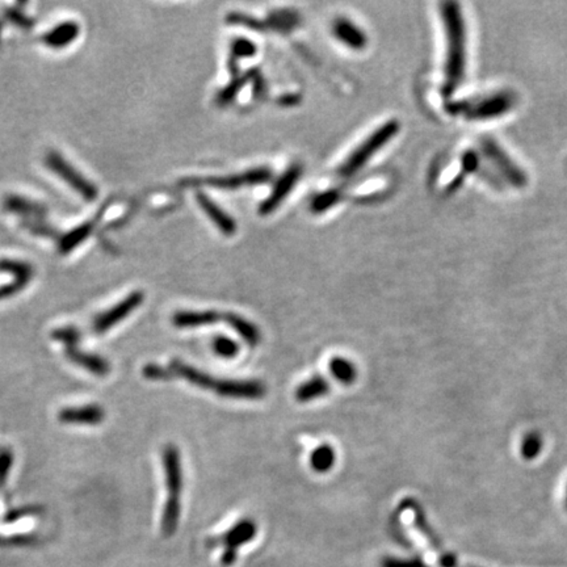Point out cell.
<instances>
[{
	"mask_svg": "<svg viewBox=\"0 0 567 567\" xmlns=\"http://www.w3.org/2000/svg\"><path fill=\"white\" fill-rule=\"evenodd\" d=\"M445 37L444 81L445 94L454 92L465 79L468 67V33L461 8L457 3L447 1L440 6Z\"/></svg>",
	"mask_w": 567,
	"mask_h": 567,
	"instance_id": "obj_1",
	"label": "cell"
},
{
	"mask_svg": "<svg viewBox=\"0 0 567 567\" xmlns=\"http://www.w3.org/2000/svg\"><path fill=\"white\" fill-rule=\"evenodd\" d=\"M172 377H182L195 386L204 390H211L213 393L226 398L237 399H259L267 393L266 385L256 380L239 381V380H218L211 374H206L199 369L186 365L180 360H173L169 365Z\"/></svg>",
	"mask_w": 567,
	"mask_h": 567,
	"instance_id": "obj_2",
	"label": "cell"
},
{
	"mask_svg": "<svg viewBox=\"0 0 567 567\" xmlns=\"http://www.w3.org/2000/svg\"><path fill=\"white\" fill-rule=\"evenodd\" d=\"M515 103L513 94L500 91L452 103L449 112L473 121H487L509 114Z\"/></svg>",
	"mask_w": 567,
	"mask_h": 567,
	"instance_id": "obj_3",
	"label": "cell"
},
{
	"mask_svg": "<svg viewBox=\"0 0 567 567\" xmlns=\"http://www.w3.org/2000/svg\"><path fill=\"white\" fill-rule=\"evenodd\" d=\"M398 130H399V124L396 120L387 121L381 128L377 129L341 166L339 170L341 176H351L356 171L360 170L369 159L383 147V145H386L397 134Z\"/></svg>",
	"mask_w": 567,
	"mask_h": 567,
	"instance_id": "obj_4",
	"label": "cell"
},
{
	"mask_svg": "<svg viewBox=\"0 0 567 567\" xmlns=\"http://www.w3.org/2000/svg\"><path fill=\"white\" fill-rule=\"evenodd\" d=\"M45 163L49 167V170L53 171L63 182L70 185L71 188L76 191L83 199L87 201L98 199V186L87 180L85 176L76 169H74L58 151L50 150L45 156Z\"/></svg>",
	"mask_w": 567,
	"mask_h": 567,
	"instance_id": "obj_5",
	"label": "cell"
},
{
	"mask_svg": "<svg viewBox=\"0 0 567 567\" xmlns=\"http://www.w3.org/2000/svg\"><path fill=\"white\" fill-rule=\"evenodd\" d=\"M482 151L496 172L502 175L504 178L503 180H506L509 184L517 188H523L526 184V173L495 141L484 140L482 142Z\"/></svg>",
	"mask_w": 567,
	"mask_h": 567,
	"instance_id": "obj_6",
	"label": "cell"
},
{
	"mask_svg": "<svg viewBox=\"0 0 567 567\" xmlns=\"http://www.w3.org/2000/svg\"><path fill=\"white\" fill-rule=\"evenodd\" d=\"M143 299H145V296L140 290L131 292L128 297L121 299L117 305H114L107 312H101L96 317L92 325L94 332L104 334L109 331L116 325L122 322L125 318H128L131 312L137 310L141 306Z\"/></svg>",
	"mask_w": 567,
	"mask_h": 567,
	"instance_id": "obj_7",
	"label": "cell"
},
{
	"mask_svg": "<svg viewBox=\"0 0 567 567\" xmlns=\"http://www.w3.org/2000/svg\"><path fill=\"white\" fill-rule=\"evenodd\" d=\"M163 469L166 486L169 490L171 500H180L183 490V469H182V457L179 449L169 444L163 449Z\"/></svg>",
	"mask_w": 567,
	"mask_h": 567,
	"instance_id": "obj_8",
	"label": "cell"
},
{
	"mask_svg": "<svg viewBox=\"0 0 567 567\" xmlns=\"http://www.w3.org/2000/svg\"><path fill=\"white\" fill-rule=\"evenodd\" d=\"M301 172H302V170H301L299 166H292L289 170H286V172L284 173L283 176L279 179V182L275 185V188L268 196V199L260 205L259 213L261 215H267V214L273 212L283 202L284 199L293 189V186L297 184Z\"/></svg>",
	"mask_w": 567,
	"mask_h": 567,
	"instance_id": "obj_9",
	"label": "cell"
},
{
	"mask_svg": "<svg viewBox=\"0 0 567 567\" xmlns=\"http://www.w3.org/2000/svg\"><path fill=\"white\" fill-rule=\"evenodd\" d=\"M105 411L99 405H85L62 409L58 420L63 425H98L104 422Z\"/></svg>",
	"mask_w": 567,
	"mask_h": 567,
	"instance_id": "obj_10",
	"label": "cell"
},
{
	"mask_svg": "<svg viewBox=\"0 0 567 567\" xmlns=\"http://www.w3.org/2000/svg\"><path fill=\"white\" fill-rule=\"evenodd\" d=\"M270 178H272V173L268 169H255V170L246 171L243 173L227 176V178H212V179L204 180V183L230 189V188H238L243 185L267 183L270 182Z\"/></svg>",
	"mask_w": 567,
	"mask_h": 567,
	"instance_id": "obj_11",
	"label": "cell"
},
{
	"mask_svg": "<svg viewBox=\"0 0 567 567\" xmlns=\"http://www.w3.org/2000/svg\"><path fill=\"white\" fill-rule=\"evenodd\" d=\"M65 354H66V357L70 360L71 363L79 365L81 368L88 370L92 374L104 377V376L109 374V372H111L109 361L107 359L101 357L99 354L83 352L78 347L66 348Z\"/></svg>",
	"mask_w": 567,
	"mask_h": 567,
	"instance_id": "obj_12",
	"label": "cell"
},
{
	"mask_svg": "<svg viewBox=\"0 0 567 567\" xmlns=\"http://www.w3.org/2000/svg\"><path fill=\"white\" fill-rule=\"evenodd\" d=\"M220 321H226V312H178L172 317V323L178 328H196L208 326Z\"/></svg>",
	"mask_w": 567,
	"mask_h": 567,
	"instance_id": "obj_13",
	"label": "cell"
},
{
	"mask_svg": "<svg viewBox=\"0 0 567 567\" xmlns=\"http://www.w3.org/2000/svg\"><path fill=\"white\" fill-rule=\"evenodd\" d=\"M197 202L205 214L212 220L213 224L218 227L225 235L230 237L235 234L237 231L235 221L227 213L224 212L215 202H213L212 200L205 196L204 193L197 195Z\"/></svg>",
	"mask_w": 567,
	"mask_h": 567,
	"instance_id": "obj_14",
	"label": "cell"
},
{
	"mask_svg": "<svg viewBox=\"0 0 567 567\" xmlns=\"http://www.w3.org/2000/svg\"><path fill=\"white\" fill-rule=\"evenodd\" d=\"M79 32L81 28L75 21H66L43 34V43L53 49H62L75 41L79 36Z\"/></svg>",
	"mask_w": 567,
	"mask_h": 567,
	"instance_id": "obj_15",
	"label": "cell"
},
{
	"mask_svg": "<svg viewBox=\"0 0 567 567\" xmlns=\"http://www.w3.org/2000/svg\"><path fill=\"white\" fill-rule=\"evenodd\" d=\"M255 523L248 520V519H244V520H242L239 523L234 525L231 529H228L226 533L218 541L222 542L226 546V549H231V550L237 552V548L250 542L251 539L255 537Z\"/></svg>",
	"mask_w": 567,
	"mask_h": 567,
	"instance_id": "obj_16",
	"label": "cell"
},
{
	"mask_svg": "<svg viewBox=\"0 0 567 567\" xmlns=\"http://www.w3.org/2000/svg\"><path fill=\"white\" fill-rule=\"evenodd\" d=\"M3 206L7 212L16 213L20 215H29L37 220H41L47 214V209L43 206V204L37 201H32L23 196H17V195L7 196L4 199Z\"/></svg>",
	"mask_w": 567,
	"mask_h": 567,
	"instance_id": "obj_17",
	"label": "cell"
},
{
	"mask_svg": "<svg viewBox=\"0 0 567 567\" xmlns=\"http://www.w3.org/2000/svg\"><path fill=\"white\" fill-rule=\"evenodd\" d=\"M230 327H233L247 344L255 347L261 341V334L260 330L256 325L251 323L250 321L244 319L243 317H239L238 314H231L226 312V321Z\"/></svg>",
	"mask_w": 567,
	"mask_h": 567,
	"instance_id": "obj_18",
	"label": "cell"
},
{
	"mask_svg": "<svg viewBox=\"0 0 567 567\" xmlns=\"http://www.w3.org/2000/svg\"><path fill=\"white\" fill-rule=\"evenodd\" d=\"M334 30L338 39L352 49H363L367 45L365 34L348 20H339Z\"/></svg>",
	"mask_w": 567,
	"mask_h": 567,
	"instance_id": "obj_19",
	"label": "cell"
},
{
	"mask_svg": "<svg viewBox=\"0 0 567 567\" xmlns=\"http://www.w3.org/2000/svg\"><path fill=\"white\" fill-rule=\"evenodd\" d=\"M330 392V383L322 376L312 377L309 381L298 386L296 398L298 402H310L317 398L323 397Z\"/></svg>",
	"mask_w": 567,
	"mask_h": 567,
	"instance_id": "obj_20",
	"label": "cell"
},
{
	"mask_svg": "<svg viewBox=\"0 0 567 567\" xmlns=\"http://www.w3.org/2000/svg\"><path fill=\"white\" fill-rule=\"evenodd\" d=\"M94 226H95V222L89 221V222H85L83 225L71 230L70 233L65 234L58 242L59 253L63 254V255L69 254L75 247H78L82 242L91 235Z\"/></svg>",
	"mask_w": 567,
	"mask_h": 567,
	"instance_id": "obj_21",
	"label": "cell"
},
{
	"mask_svg": "<svg viewBox=\"0 0 567 567\" xmlns=\"http://www.w3.org/2000/svg\"><path fill=\"white\" fill-rule=\"evenodd\" d=\"M330 372L335 377V380L344 385L354 383L357 376V370L354 364L343 357H334L330 361Z\"/></svg>",
	"mask_w": 567,
	"mask_h": 567,
	"instance_id": "obj_22",
	"label": "cell"
},
{
	"mask_svg": "<svg viewBox=\"0 0 567 567\" xmlns=\"http://www.w3.org/2000/svg\"><path fill=\"white\" fill-rule=\"evenodd\" d=\"M335 464V452L330 445H321L312 451L310 465L318 473H326Z\"/></svg>",
	"mask_w": 567,
	"mask_h": 567,
	"instance_id": "obj_23",
	"label": "cell"
},
{
	"mask_svg": "<svg viewBox=\"0 0 567 567\" xmlns=\"http://www.w3.org/2000/svg\"><path fill=\"white\" fill-rule=\"evenodd\" d=\"M0 270L14 275V277L33 279L34 268L27 261H20L14 259H0Z\"/></svg>",
	"mask_w": 567,
	"mask_h": 567,
	"instance_id": "obj_24",
	"label": "cell"
},
{
	"mask_svg": "<svg viewBox=\"0 0 567 567\" xmlns=\"http://www.w3.org/2000/svg\"><path fill=\"white\" fill-rule=\"evenodd\" d=\"M213 350L221 357L233 359L239 352V345L237 341L228 339L226 336H217L213 341Z\"/></svg>",
	"mask_w": 567,
	"mask_h": 567,
	"instance_id": "obj_25",
	"label": "cell"
},
{
	"mask_svg": "<svg viewBox=\"0 0 567 567\" xmlns=\"http://www.w3.org/2000/svg\"><path fill=\"white\" fill-rule=\"evenodd\" d=\"M52 338L54 341L63 343L66 345V348L78 347V343L81 341V332L75 327H61V328H57L52 332Z\"/></svg>",
	"mask_w": 567,
	"mask_h": 567,
	"instance_id": "obj_26",
	"label": "cell"
},
{
	"mask_svg": "<svg viewBox=\"0 0 567 567\" xmlns=\"http://www.w3.org/2000/svg\"><path fill=\"white\" fill-rule=\"evenodd\" d=\"M142 374L147 380H153V381H169V380L173 378L169 367H162V365H156V364L145 365L142 369Z\"/></svg>",
	"mask_w": 567,
	"mask_h": 567,
	"instance_id": "obj_27",
	"label": "cell"
},
{
	"mask_svg": "<svg viewBox=\"0 0 567 567\" xmlns=\"http://www.w3.org/2000/svg\"><path fill=\"white\" fill-rule=\"evenodd\" d=\"M339 193L336 191H328L322 195H319L317 199H314L312 204V211L314 213H322L331 208L334 204L338 202Z\"/></svg>",
	"mask_w": 567,
	"mask_h": 567,
	"instance_id": "obj_28",
	"label": "cell"
},
{
	"mask_svg": "<svg viewBox=\"0 0 567 567\" xmlns=\"http://www.w3.org/2000/svg\"><path fill=\"white\" fill-rule=\"evenodd\" d=\"M29 281L30 279H27V277H14V283L0 286V301L14 297V295L21 292L28 285Z\"/></svg>",
	"mask_w": 567,
	"mask_h": 567,
	"instance_id": "obj_29",
	"label": "cell"
},
{
	"mask_svg": "<svg viewBox=\"0 0 567 567\" xmlns=\"http://www.w3.org/2000/svg\"><path fill=\"white\" fill-rule=\"evenodd\" d=\"M14 454L7 448H0V487L6 483L12 468Z\"/></svg>",
	"mask_w": 567,
	"mask_h": 567,
	"instance_id": "obj_30",
	"label": "cell"
},
{
	"mask_svg": "<svg viewBox=\"0 0 567 567\" xmlns=\"http://www.w3.org/2000/svg\"><path fill=\"white\" fill-rule=\"evenodd\" d=\"M233 49H234V53L239 57H251V56L255 54L256 50L255 45L251 41H248V40H244V39L237 40L234 43V46H233Z\"/></svg>",
	"mask_w": 567,
	"mask_h": 567,
	"instance_id": "obj_31",
	"label": "cell"
},
{
	"mask_svg": "<svg viewBox=\"0 0 567 567\" xmlns=\"http://www.w3.org/2000/svg\"><path fill=\"white\" fill-rule=\"evenodd\" d=\"M383 567H425L422 562L416 559H396V558H386L383 559Z\"/></svg>",
	"mask_w": 567,
	"mask_h": 567,
	"instance_id": "obj_32",
	"label": "cell"
},
{
	"mask_svg": "<svg viewBox=\"0 0 567 567\" xmlns=\"http://www.w3.org/2000/svg\"><path fill=\"white\" fill-rule=\"evenodd\" d=\"M39 509H36V507H23V509H16V510L11 511V512H8L7 515H6V517H4V522L6 523H12V522H16V520H19V519H21V517H25V516H28L30 513H34V512H37Z\"/></svg>",
	"mask_w": 567,
	"mask_h": 567,
	"instance_id": "obj_33",
	"label": "cell"
},
{
	"mask_svg": "<svg viewBox=\"0 0 567 567\" xmlns=\"http://www.w3.org/2000/svg\"><path fill=\"white\" fill-rule=\"evenodd\" d=\"M539 440L536 438V436H528L526 439H525L524 444H523V454H524L525 457H528V458H531V457H535L537 452H539Z\"/></svg>",
	"mask_w": 567,
	"mask_h": 567,
	"instance_id": "obj_34",
	"label": "cell"
},
{
	"mask_svg": "<svg viewBox=\"0 0 567 567\" xmlns=\"http://www.w3.org/2000/svg\"><path fill=\"white\" fill-rule=\"evenodd\" d=\"M29 231L30 233H37V234H40V235H43V237H53L54 235V230H52L50 227L45 226L43 224V221H37L36 224L34 222H32V221H29L28 225Z\"/></svg>",
	"mask_w": 567,
	"mask_h": 567,
	"instance_id": "obj_35",
	"label": "cell"
}]
</instances>
